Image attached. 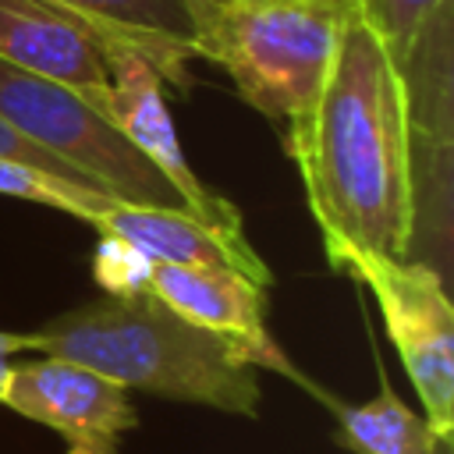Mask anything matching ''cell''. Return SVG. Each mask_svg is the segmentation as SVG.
<instances>
[{"label": "cell", "instance_id": "cell-16", "mask_svg": "<svg viewBox=\"0 0 454 454\" xmlns=\"http://www.w3.org/2000/svg\"><path fill=\"white\" fill-rule=\"evenodd\" d=\"M0 160H14V163H25V167H35V170H50V174H64L71 177L50 153H43L28 135H21L7 117H0ZM78 181V177H74Z\"/></svg>", "mask_w": 454, "mask_h": 454}, {"label": "cell", "instance_id": "cell-2", "mask_svg": "<svg viewBox=\"0 0 454 454\" xmlns=\"http://www.w3.org/2000/svg\"><path fill=\"white\" fill-rule=\"evenodd\" d=\"M32 355H60L103 372L124 390H142L163 401L202 404L238 419H259V369L245 355L209 333L156 294H99L85 305L57 312L28 330Z\"/></svg>", "mask_w": 454, "mask_h": 454}, {"label": "cell", "instance_id": "cell-12", "mask_svg": "<svg viewBox=\"0 0 454 454\" xmlns=\"http://www.w3.org/2000/svg\"><path fill=\"white\" fill-rule=\"evenodd\" d=\"M376 369H380V394L372 401L348 404L333 394L323 397V404L337 422L333 443L351 454H450V440H443L426 422V415L411 411L394 394L380 358Z\"/></svg>", "mask_w": 454, "mask_h": 454}, {"label": "cell", "instance_id": "cell-13", "mask_svg": "<svg viewBox=\"0 0 454 454\" xmlns=\"http://www.w3.org/2000/svg\"><path fill=\"white\" fill-rule=\"evenodd\" d=\"M0 195L25 199V202H35V206L78 216L85 223H92L103 209L114 206L110 195H103L99 188H92L85 181H74V177H64V174H50V170H35V167L14 163V160H0Z\"/></svg>", "mask_w": 454, "mask_h": 454}, {"label": "cell", "instance_id": "cell-18", "mask_svg": "<svg viewBox=\"0 0 454 454\" xmlns=\"http://www.w3.org/2000/svg\"><path fill=\"white\" fill-rule=\"evenodd\" d=\"M192 4H202V0H192Z\"/></svg>", "mask_w": 454, "mask_h": 454}, {"label": "cell", "instance_id": "cell-7", "mask_svg": "<svg viewBox=\"0 0 454 454\" xmlns=\"http://www.w3.org/2000/svg\"><path fill=\"white\" fill-rule=\"evenodd\" d=\"M149 294H156L167 309H174L188 323L231 340L245 355L248 365L277 372V376H287L294 387L312 394L319 404L330 394L312 376H305L287 358V351L273 340V333L266 326V294H270V287L248 280L245 273L220 270V266L153 262Z\"/></svg>", "mask_w": 454, "mask_h": 454}, {"label": "cell", "instance_id": "cell-6", "mask_svg": "<svg viewBox=\"0 0 454 454\" xmlns=\"http://www.w3.org/2000/svg\"><path fill=\"white\" fill-rule=\"evenodd\" d=\"M0 404L53 429L67 454H121L124 436L138 426V411L121 383L60 355L14 358Z\"/></svg>", "mask_w": 454, "mask_h": 454}, {"label": "cell", "instance_id": "cell-14", "mask_svg": "<svg viewBox=\"0 0 454 454\" xmlns=\"http://www.w3.org/2000/svg\"><path fill=\"white\" fill-rule=\"evenodd\" d=\"M450 0H358L362 18L380 35V43L390 50V57L401 64L411 43L419 39L422 25Z\"/></svg>", "mask_w": 454, "mask_h": 454}, {"label": "cell", "instance_id": "cell-9", "mask_svg": "<svg viewBox=\"0 0 454 454\" xmlns=\"http://www.w3.org/2000/svg\"><path fill=\"white\" fill-rule=\"evenodd\" d=\"M0 60L53 78L92 106L110 85L99 35L50 0H0Z\"/></svg>", "mask_w": 454, "mask_h": 454}, {"label": "cell", "instance_id": "cell-4", "mask_svg": "<svg viewBox=\"0 0 454 454\" xmlns=\"http://www.w3.org/2000/svg\"><path fill=\"white\" fill-rule=\"evenodd\" d=\"M0 117L114 202L184 209L160 170L74 89L0 60Z\"/></svg>", "mask_w": 454, "mask_h": 454}, {"label": "cell", "instance_id": "cell-15", "mask_svg": "<svg viewBox=\"0 0 454 454\" xmlns=\"http://www.w3.org/2000/svg\"><path fill=\"white\" fill-rule=\"evenodd\" d=\"M149 273H153V259L145 252H138L124 238L99 234L92 255V280L103 287V294H117V298L142 294L149 291Z\"/></svg>", "mask_w": 454, "mask_h": 454}, {"label": "cell", "instance_id": "cell-8", "mask_svg": "<svg viewBox=\"0 0 454 454\" xmlns=\"http://www.w3.org/2000/svg\"><path fill=\"white\" fill-rule=\"evenodd\" d=\"M106 67H110V85L96 99V110L160 170V177L181 195L188 213L209 223H227V227L241 223L234 202L216 195L199 177V170H192L163 96V78L153 71V64L128 46H110Z\"/></svg>", "mask_w": 454, "mask_h": 454}, {"label": "cell", "instance_id": "cell-11", "mask_svg": "<svg viewBox=\"0 0 454 454\" xmlns=\"http://www.w3.org/2000/svg\"><path fill=\"white\" fill-rule=\"evenodd\" d=\"M89 25L103 50L128 46L153 64L163 85L188 92L195 64V4L192 0H50Z\"/></svg>", "mask_w": 454, "mask_h": 454}, {"label": "cell", "instance_id": "cell-1", "mask_svg": "<svg viewBox=\"0 0 454 454\" xmlns=\"http://www.w3.org/2000/svg\"><path fill=\"white\" fill-rule=\"evenodd\" d=\"M330 270L408 255L415 223L408 103L397 60L362 11L344 25L309 121L284 138Z\"/></svg>", "mask_w": 454, "mask_h": 454}, {"label": "cell", "instance_id": "cell-10", "mask_svg": "<svg viewBox=\"0 0 454 454\" xmlns=\"http://www.w3.org/2000/svg\"><path fill=\"white\" fill-rule=\"evenodd\" d=\"M92 227L99 234L131 241L153 262L238 270L248 280L273 287V273L262 262V255L252 248L245 223L227 227V223H209L188 209H153V206L114 202L92 220Z\"/></svg>", "mask_w": 454, "mask_h": 454}, {"label": "cell", "instance_id": "cell-5", "mask_svg": "<svg viewBox=\"0 0 454 454\" xmlns=\"http://www.w3.org/2000/svg\"><path fill=\"white\" fill-rule=\"evenodd\" d=\"M340 273L369 287L426 422L454 443V305L447 277L408 255H355Z\"/></svg>", "mask_w": 454, "mask_h": 454}, {"label": "cell", "instance_id": "cell-17", "mask_svg": "<svg viewBox=\"0 0 454 454\" xmlns=\"http://www.w3.org/2000/svg\"><path fill=\"white\" fill-rule=\"evenodd\" d=\"M21 355H32L28 351V330H0V387L7 380L11 362Z\"/></svg>", "mask_w": 454, "mask_h": 454}, {"label": "cell", "instance_id": "cell-3", "mask_svg": "<svg viewBox=\"0 0 454 454\" xmlns=\"http://www.w3.org/2000/svg\"><path fill=\"white\" fill-rule=\"evenodd\" d=\"M355 14L358 0H202L195 60L216 64L287 138L309 121Z\"/></svg>", "mask_w": 454, "mask_h": 454}]
</instances>
